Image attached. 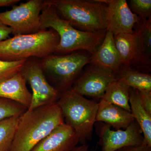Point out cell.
I'll list each match as a JSON object with an SVG mask.
<instances>
[{"mask_svg": "<svg viewBox=\"0 0 151 151\" xmlns=\"http://www.w3.org/2000/svg\"><path fill=\"white\" fill-rule=\"evenodd\" d=\"M57 103L27 110L20 117L9 151H31L57 127L64 124Z\"/></svg>", "mask_w": 151, "mask_h": 151, "instance_id": "1", "label": "cell"}, {"mask_svg": "<svg viewBox=\"0 0 151 151\" xmlns=\"http://www.w3.org/2000/svg\"><path fill=\"white\" fill-rule=\"evenodd\" d=\"M41 29H52L58 34L59 44L55 52L66 54L77 50L93 55L103 42L107 29L86 32L76 29L59 16L54 6L44 1L40 14Z\"/></svg>", "mask_w": 151, "mask_h": 151, "instance_id": "2", "label": "cell"}, {"mask_svg": "<svg viewBox=\"0 0 151 151\" xmlns=\"http://www.w3.org/2000/svg\"><path fill=\"white\" fill-rule=\"evenodd\" d=\"M59 40L58 34L52 29L32 34L15 35L0 41V60L41 59L55 52Z\"/></svg>", "mask_w": 151, "mask_h": 151, "instance_id": "3", "label": "cell"}, {"mask_svg": "<svg viewBox=\"0 0 151 151\" xmlns=\"http://www.w3.org/2000/svg\"><path fill=\"white\" fill-rule=\"evenodd\" d=\"M60 17L82 31L107 29V5L102 0H46Z\"/></svg>", "mask_w": 151, "mask_h": 151, "instance_id": "4", "label": "cell"}, {"mask_svg": "<svg viewBox=\"0 0 151 151\" xmlns=\"http://www.w3.org/2000/svg\"><path fill=\"white\" fill-rule=\"evenodd\" d=\"M62 112L64 122L72 128L85 144L92 139L98 103L89 100L70 89L62 93L56 102Z\"/></svg>", "mask_w": 151, "mask_h": 151, "instance_id": "5", "label": "cell"}, {"mask_svg": "<svg viewBox=\"0 0 151 151\" xmlns=\"http://www.w3.org/2000/svg\"><path fill=\"white\" fill-rule=\"evenodd\" d=\"M92 55L86 51L60 55H50L41 58V65L53 86L62 94L72 88L83 68L90 63Z\"/></svg>", "mask_w": 151, "mask_h": 151, "instance_id": "6", "label": "cell"}, {"mask_svg": "<svg viewBox=\"0 0 151 151\" xmlns=\"http://www.w3.org/2000/svg\"><path fill=\"white\" fill-rule=\"evenodd\" d=\"M44 1L29 0L0 12V21L11 28L15 35L32 34L41 29L40 14Z\"/></svg>", "mask_w": 151, "mask_h": 151, "instance_id": "7", "label": "cell"}, {"mask_svg": "<svg viewBox=\"0 0 151 151\" xmlns=\"http://www.w3.org/2000/svg\"><path fill=\"white\" fill-rule=\"evenodd\" d=\"M21 72L32 89L31 103L27 110L57 102L61 94L47 81L39 58L27 60Z\"/></svg>", "mask_w": 151, "mask_h": 151, "instance_id": "8", "label": "cell"}, {"mask_svg": "<svg viewBox=\"0 0 151 151\" xmlns=\"http://www.w3.org/2000/svg\"><path fill=\"white\" fill-rule=\"evenodd\" d=\"M76 79L71 89L82 96L101 99L117 74L105 68L89 64Z\"/></svg>", "mask_w": 151, "mask_h": 151, "instance_id": "9", "label": "cell"}, {"mask_svg": "<svg viewBox=\"0 0 151 151\" xmlns=\"http://www.w3.org/2000/svg\"><path fill=\"white\" fill-rule=\"evenodd\" d=\"M100 127L99 145L102 151H116L143 143L142 132L135 120L124 130H112L110 126L105 124H101Z\"/></svg>", "mask_w": 151, "mask_h": 151, "instance_id": "10", "label": "cell"}, {"mask_svg": "<svg viewBox=\"0 0 151 151\" xmlns=\"http://www.w3.org/2000/svg\"><path fill=\"white\" fill-rule=\"evenodd\" d=\"M107 5V30L113 35L119 34H132L134 27L141 21L133 13L126 0H102Z\"/></svg>", "mask_w": 151, "mask_h": 151, "instance_id": "11", "label": "cell"}, {"mask_svg": "<svg viewBox=\"0 0 151 151\" xmlns=\"http://www.w3.org/2000/svg\"><path fill=\"white\" fill-rule=\"evenodd\" d=\"M114 40L123 65L130 66L132 64L139 63L146 66L148 65L137 30L132 34H119L114 35Z\"/></svg>", "mask_w": 151, "mask_h": 151, "instance_id": "12", "label": "cell"}, {"mask_svg": "<svg viewBox=\"0 0 151 151\" xmlns=\"http://www.w3.org/2000/svg\"><path fill=\"white\" fill-rule=\"evenodd\" d=\"M79 142L74 130L67 124L57 127L31 151H71Z\"/></svg>", "mask_w": 151, "mask_h": 151, "instance_id": "13", "label": "cell"}, {"mask_svg": "<svg viewBox=\"0 0 151 151\" xmlns=\"http://www.w3.org/2000/svg\"><path fill=\"white\" fill-rule=\"evenodd\" d=\"M89 64L105 68L116 74L119 72L123 63L115 45L114 35L110 30H107L103 42L91 56Z\"/></svg>", "mask_w": 151, "mask_h": 151, "instance_id": "14", "label": "cell"}, {"mask_svg": "<svg viewBox=\"0 0 151 151\" xmlns=\"http://www.w3.org/2000/svg\"><path fill=\"white\" fill-rule=\"evenodd\" d=\"M134 121L132 113L117 105L100 99L96 122L104 123L116 130L125 129Z\"/></svg>", "mask_w": 151, "mask_h": 151, "instance_id": "15", "label": "cell"}, {"mask_svg": "<svg viewBox=\"0 0 151 151\" xmlns=\"http://www.w3.org/2000/svg\"><path fill=\"white\" fill-rule=\"evenodd\" d=\"M27 81L19 72L0 83V98L12 100L28 109L32 94L27 87Z\"/></svg>", "mask_w": 151, "mask_h": 151, "instance_id": "16", "label": "cell"}, {"mask_svg": "<svg viewBox=\"0 0 151 151\" xmlns=\"http://www.w3.org/2000/svg\"><path fill=\"white\" fill-rule=\"evenodd\" d=\"M129 104L131 113L142 132L143 144L151 147V115L142 105L138 90L132 88L130 90Z\"/></svg>", "mask_w": 151, "mask_h": 151, "instance_id": "17", "label": "cell"}, {"mask_svg": "<svg viewBox=\"0 0 151 151\" xmlns=\"http://www.w3.org/2000/svg\"><path fill=\"white\" fill-rule=\"evenodd\" d=\"M117 78L127 83L131 88L140 92H151V76L122 65L117 74Z\"/></svg>", "mask_w": 151, "mask_h": 151, "instance_id": "18", "label": "cell"}, {"mask_svg": "<svg viewBox=\"0 0 151 151\" xmlns=\"http://www.w3.org/2000/svg\"><path fill=\"white\" fill-rule=\"evenodd\" d=\"M131 89L124 81L117 78L109 85L101 99L131 113L129 104Z\"/></svg>", "mask_w": 151, "mask_h": 151, "instance_id": "19", "label": "cell"}, {"mask_svg": "<svg viewBox=\"0 0 151 151\" xmlns=\"http://www.w3.org/2000/svg\"><path fill=\"white\" fill-rule=\"evenodd\" d=\"M20 116L0 121V151H9Z\"/></svg>", "mask_w": 151, "mask_h": 151, "instance_id": "20", "label": "cell"}, {"mask_svg": "<svg viewBox=\"0 0 151 151\" xmlns=\"http://www.w3.org/2000/svg\"><path fill=\"white\" fill-rule=\"evenodd\" d=\"M27 108L12 100L0 98V121L14 117L21 116Z\"/></svg>", "mask_w": 151, "mask_h": 151, "instance_id": "21", "label": "cell"}, {"mask_svg": "<svg viewBox=\"0 0 151 151\" xmlns=\"http://www.w3.org/2000/svg\"><path fill=\"white\" fill-rule=\"evenodd\" d=\"M137 29L140 35L145 57L148 65H150L151 57V18L141 20Z\"/></svg>", "mask_w": 151, "mask_h": 151, "instance_id": "22", "label": "cell"}, {"mask_svg": "<svg viewBox=\"0 0 151 151\" xmlns=\"http://www.w3.org/2000/svg\"><path fill=\"white\" fill-rule=\"evenodd\" d=\"M27 60L12 61L0 60V83L20 72Z\"/></svg>", "mask_w": 151, "mask_h": 151, "instance_id": "23", "label": "cell"}, {"mask_svg": "<svg viewBox=\"0 0 151 151\" xmlns=\"http://www.w3.org/2000/svg\"><path fill=\"white\" fill-rule=\"evenodd\" d=\"M129 2L128 5L130 9L141 20L151 18V0H131Z\"/></svg>", "mask_w": 151, "mask_h": 151, "instance_id": "24", "label": "cell"}, {"mask_svg": "<svg viewBox=\"0 0 151 151\" xmlns=\"http://www.w3.org/2000/svg\"><path fill=\"white\" fill-rule=\"evenodd\" d=\"M139 93L141 103L143 107L149 114L151 115V92H139Z\"/></svg>", "mask_w": 151, "mask_h": 151, "instance_id": "25", "label": "cell"}, {"mask_svg": "<svg viewBox=\"0 0 151 151\" xmlns=\"http://www.w3.org/2000/svg\"><path fill=\"white\" fill-rule=\"evenodd\" d=\"M116 151H151V147L145 144L125 147Z\"/></svg>", "mask_w": 151, "mask_h": 151, "instance_id": "26", "label": "cell"}, {"mask_svg": "<svg viewBox=\"0 0 151 151\" xmlns=\"http://www.w3.org/2000/svg\"><path fill=\"white\" fill-rule=\"evenodd\" d=\"M12 33V30L11 28L4 24L0 21V41L9 38L11 34Z\"/></svg>", "mask_w": 151, "mask_h": 151, "instance_id": "27", "label": "cell"}, {"mask_svg": "<svg viewBox=\"0 0 151 151\" xmlns=\"http://www.w3.org/2000/svg\"><path fill=\"white\" fill-rule=\"evenodd\" d=\"M20 0H0V7L2 6L15 5Z\"/></svg>", "mask_w": 151, "mask_h": 151, "instance_id": "28", "label": "cell"}, {"mask_svg": "<svg viewBox=\"0 0 151 151\" xmlns=\"http://www.w3.org/2000/svg\"><path fill=\"white\" fill-rule=\"evenodd\" d=\"M71 151H90L89 147L86 144H83L81 146H78L73 149Z\"/></svg>", "mask_w": 151, "mask_h": 151, "instance_id": "29", "label": "cell"}]
</instances>
